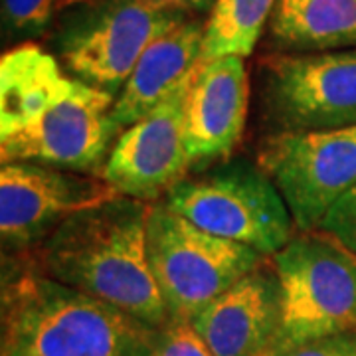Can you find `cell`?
Wrapping results in <instances>:
<instances>
[{
    "instance_id": "cell-7",
    "label": "cell",
    "mask_w": 356,
    "mask_h": 356,
    "mask_svg": "<svg viewBox=\"0 0 356 356\" xmlns=\"http://www.w3.org/2000/svg\"><path fill=\"white\" fill-rule=\"evenodd\" d=\"M115 97L72 77L67 88L38 115L0 137V161L36 163L102 177L119 139L111 123Z\"/></svg>"
},
{
    "instance_id": "cell-18",
    "label": "cell",
    "mask_w": 356,
    "mask_h": 356,
    "mask_svg": "<svg viewBox=\"0 0 356 356\" xmlns=\"http://www.w3.org/2000/svg\"><path fill=\"white\" fill-rule=\"evenodd\" d=\"M317 232L356 254V186L332 204Z\"/></svg>"
},
{
    "instance_id": "cell-8",
    "label": "cell",
    "mask_w": 356,
    "mask_h": 356,
    "mask_svg": "<svg viewBox=\"0 0 356 356\" xmlns=\"http://www.w3.org/2000/svg\"><path fill=\"white\" fill-rule=\"evenodd\" d=\"M264 107L277 133L356 125V48L266 58Z\"/></svg>"
},
{
    "instance_id": "cell-22",
    "label": "cell",
    "mask_w": 356,
    "mask_h": 356,
    "mask_svg": "<svg viewBox=\"0 0 356 356\" xmlns=\"http://www.w3.org/2000/svg\"><path fill=\"white\" fill-rule=\"evenodd\" d=\"M70 2H76V0H64V2H62V8H64L65 4H70Z\"/></svg>"
},
{
    "instance_id": "cell-17",
    "label": "cell",
    "mask_w": 356,
    "mask_h": 356,
    "mask_svg": "<svg viewBox=\"0 0 356 356\" xmlns=\"http://www.w3.org/2000/svg\"><path fill=\"white\" fill-rule=\"evenodd\" d=\"M64 0H0L2 40L22 46L44 36Z\"/></svg>"
},
{
    "instance_id": "cell-16",
    "label": "cell",
    "mask_w": 356,
    "mask_h": 356,
    "mask_svg": "<svg viewBox=\"0 0 356 356\" xmlns=\"http://www.w3.org/2000/svg\"><path fill=\"white\" fill-rule=\"evenodd\" d=\"M277 0H216L206 20L200 62L226 56L248 58Z\"/></svg>"
},
{
    "instance_id": "cell-10",
    "label": "cell",
    "mask_w": 356,
    "mask_h": 356,
    "mask_svg": "<svg viewBox=\"0 0 356 356\" xmlns=\"http://www.w3.org/2000/svg\"><path fill=\"white\" fill-rule=\"evenodd\" d=\"M102 177L36 163L0 168V238L6 255H24L81 210L119 198Z\"/></svg>"
},
{
    "instance_id": "cell-12",
    "label": "cell",
    "mask_w": 356,
    "mask_h": 356,
    "mask_svg": "<svg viewBox=\"0 0 356 356\" xmlns=\"http://www.w3.org/2000/svg\"><path fill=\"white\" fill-rule=\"evenodd\" d=\"M248 72L243 58L200 62L184 105V140L191 170L224 161L240 145L248 113Z\"/></svg>"
},
{
    "instance_id": "cell-13",
    "label": "cell",
    "mask_w": 356,
    "mask_h": 356,
    "mask_svg": "<svg viewBox=\"0 0 356 356\" xmlns=\"http://www.w3.org/2000/svg\"><path fill=\"white\" fill-rule=\"evenodd\" d=\"M214 356H269L281 329V283L266 261L192 318Z\"/></svg>"
},
{
    "instance_id": "cell-6",
    "label": "cell",
    "mask_w": 356,
    "mask_h": 356,
    "mask_svg": "<svg viewBox=\"0 0 356 356\" xmlns=\"http://www.w3.org/2000/svg\"><path fill=\"white\" fill-rule=\"evenodd\" d=\"M273 267L281 329L271 355L356 331V254L321 232H303L273 255Z\"/></svg>"
},
{
    "instance_id": "cell-2",
    "label": "cell",
    "mask_w": 356,
    "mask_h": 356,
    "mask_svg": "<svg viewBox=\"0 0 356 356\" xmlns=\"http://www.w3.org/2000/svg\"><path fill=\"white\" fill-rule=\"evenodd\" d=\"M159 341V329L22 257L4 271L0 356H154Z\"/></svg>"
},
{
    "instance_id": "cell-4",
    "label": "cell",
    "mask_w": 356,
    "mask_h": 356,
    "mask_svg": "<svg viewBox=\"0 0 356 356\" xmlns=\"http://www.w3.org/2000/svg\"><path fill=\"white\" fill-rule=\"evenodd\" d=\"M147 257L170 321H192L266 261L264 254L204 232L165 204L149 208Z\"/></svg>"
},
{
    "instance_id": "cell-3",
    "label": "cell",
    "mask_w": 356,
    "mask_h": 356,
    "mask_svg": "<svg viewBox=\"0 0 356 356\" xmlns=\"http://www.w3.org/2000/svg\"><path fill=\"white\" fill-rule=\"evenodd\" d=\"M186 18L139 0H76L54 20L50 54L67 76L115 97L143 51Z\"/></svg>"
},
{
    "instance_id": "cell-14",
    "label": "cell",
    "mask_w": 356,
    "mask_h": 356,
    "mask_svg": "<svg viewBox=\"0 0 356 356\" xmlns=\"http://www.w3.org/2000/svg\"><path fill=\"white\" fill-rule=\"evenodd\" d=\"M204 32V20L186 18L143 51L127 83L115 97L111 107L115 127L129 129L139 123L200 64Z\"/></svg>"
},
{
    "instance_id": "cell-21",
    "label": "cell",
    "mask_w": 356,
    "mask_h": 356,
    "mask_svg": "<svg viewBox=\"0 0 356 356\" xmlns=\"http://www.w3.org/2000/svg\"><path fill=\"white\" fill-rule=\"evenodd\" d=\"M139 2L161 13L191 16V13H206L208 8L214 6L216 0H139Z\"/></svg>"
},
{
    "instance_id": "cell-11",
    "label": "cell",
    "mask_w": 356,
    "mask_h": 356,
    "mask_svg": "<svg viewBox=\"0 0 356 356\" xmlns=\"http://www.w3.org/2000/svg\"><path fill=\"white\" fill-rule=\"evenodd\" d=\"M196 67L151 113L115 140L102 178L121 196L151 202L165 196L188 175L191 159L184 140V105Z\"/></svg>"
},
{
    "instance_id": "cell-15",
    "label": "cell",
    "mask_w": 356,
    "mask_h": 356,
    "mask_svg": "<svg viewBox=\"0 0 356 356\" xmlns=\"http://www.w3.org/2000/svg\"><path fill=\"white\" fill-rule=\"evenodd\" d=\"M269 36L280 54L356 48V0H277Z\"/></svg>"
},
{
    "instance_id": "cell-9",
    "label": "cell",
    "mask_w": 356,
    "mask_h": 356,
    "mask_svg": "<svg viewBox=\"0 0 356 356\" xmlns=\"http://www.w3.org/2000/svg\"><path fill=\"white\" fill-rule=\"evenodd\" d=\"M259 165L275 182L301 232H317L341 196L356 186V125L277 133L259 151Z\"/></svg>"
},
{
    "instance_id": "cell-19",
    "label": "cell",
    "mask_w": 356,
    "mask_h": 356,
    "mask_svg": "<svg viewBox=\"0 0 356 356\" xmlns=\"http://www.w3.org/2000/svg\"><path fill=\"white\" fill-rule=\"evenodd\" d=\"M154 356H214L191 321H170L161 331Z\"/></svg>"
},
{
    "instance_id": "cell-1",
    "label": "cell",
    "mask_w": 356,
    "mask_h": 356,
    "mask_svg": "<svg viewBox=\"0 0 356 356\" xmlns=\"http://www.w3.org/2000/svg\"><path fill=\"white\" fill-rule=\"evenodd\" d=\"M151 204L119 196L81 210L18 255L40 273L163 331L170 323L147 257Z\"/></svg>"
},
{
    "instance_id": "cell-5",
    "label": "cell",
    "mask_w": 356,
    "mask_h": 356,
    "mask_svg": "<svg viewBox=\"0 0 356 356\" xmlns=\"http://www.w3.org/2000/svg\"><path fill=\"white\" fill-rule=\"evenodd\" d=\"M163 204L204 232L264 255H275L293 238L291 212L275 182L245 161L182 178Z\"/></svg>"
},
{
    "instance_id": "cell-20",
    "label": "cell",
    "mask_w": 356,
    "mask_h": 356,
    "mask_svg": "<svg viewBox=\"0 0 356 356\" xmlns=\"http://www.w3.org/2000/svg\"><path fill=\"white\" fill-rule=\"evenodd\" d=\"M271 356H356V331L331 334Z\"/></svg>"
}]
</instances>
